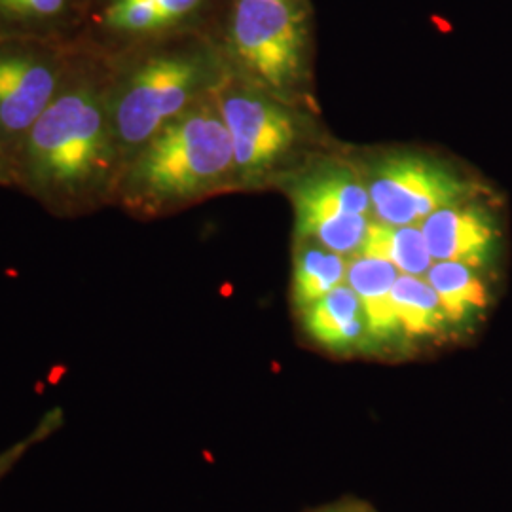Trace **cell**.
Here are the masks:
<instances>
[{"label": "cell", "mask_w": 512, "mask_h": 512, "mask_svg": "<svg viewBox=\"0 0 512 512\" xmlns=\"http://www.w3.org/2000/svg\"><path fill=\"white\" fill-rule=\"evenodd\" d=\"M234 167L232 137L219 109L186 110L158 131L129 173L131 192L169 202L213 188Z\"/></svg>", "instance_id": "1"}, {"label": "cell", "mask_w": 512, "mask_h": 512, "mask_svg": "<svg viewBox=\"0 0 512 512\" xmlns=\"http://www.w3.org/2000/svg\"><path fill=\"white\" fill-rule=\"evenodd\" d=\"M109 160L105 112L90 88H73L55 97L29 129V171L42 186L90 183Z\"/></svg>", "instance_id": "2"}, {"label": "cell", "mask_w": 512, "mask_h": 512, "mask_svg": "<svg viewBox=\"0 0 512 512\" xmlns=\"http://www.w3.org/2000/svg\"><path fill=\"white\" fill-rule=\"evenodd\" d=\"M304 38V14L294 2L238 0L232 19L236 54L268 86H293L302 71Z\"/></svg>", "instance_id": "3"}, {"label": "cell", "mask_w": 512, "mask_h": 512, "mask_svg": "<svg viewBox=\"0 0 512 512\" xmlns=\"http://www.w3.org/2000/svg\"><path fill=\"white\" fill-rule=\"evenodd\" d=\"M202 82V67L188 57H158L129 80L114 110V129L126 147L150 141L181 116Z\"/></svg>", "instance_id": "4"}, {"label": "cell", "mask_w": 512, "mask_h": 512, "mask_svg": "<svg viewBox=\"0 0 512 512\" xmlns=\"http://www.w3.org/2000/svg\"><path fill=\"white\" fill-rule=\"evenodd\" d=\"M376 217L387 224H418L442 207L467 202L473 186L444 165L395 156L378 165L368 183Z\"/></svg>", "instance_id": "5"}, {"label": "cell", "mask_w": 512, "mask_h": 512, "mask_svg": "<svg viewBox=\"0 0 512 512\" xmlns=\"http://www.w3.org/2000/svg\"><path fill=\"white\" fill-rule=\"evenodd\" d=\"M219 110L232 137L234 167L241 171L264 169L293 147V120L270 101L230 93L220 99Z\"/></svg>", "instance_id": "6"}, {"label": "cell", "mask_w": 512, "mask_h": 512, "mask_svg": "<svg viewBox=\"0 0 512 512\" xmlns=\"http://www.w3.org/2000/svg\"><path fill=\"white\" fill-rule=\"evenodd\" d=\"M421 232L435 262H459L476 270L492 260L501 238L492 213L469 202L442 207L421 222Z\"/></svg>", "instance_id": "7"}, {"label": "cell", "mask_w": 512, "mask_h": 512, "mask_svg": "<svg viewBox=\"0 0 512 512\" xmlns=\"http://www.w3.org/2000/svg\"><path fill=\"white\" fill-rule=\"evenodd\" d=\"M54 69L33 55L0 54V128L23 133L33 128L54 101Z\"/></svg>", "instance_id": "8"}, {"label": "cell", "mask_w": 512, "mask_h": 512, "mask_svg": "<svg viewBox=\"0 0 512 512\" xmlns=\"http://www.w3.org/2000/svg\"><path fill=\"white\" fill-rule=\"evenodd\" d=\"M304 311V329L323 348L351 351L370 338L365 311L349 285H340Z\"/></svg>", "instance_id": "9"}, {"label": "cell", "mask_w": 512, "mask_h": 512, "mask_svg": "<svg viewBox=\"0 0 512 512\" xmlns=\"http://www.w3.org/2000/svg\"><path fill=\"white\" fill-rule=\"evenodd\" d=\"M401 272L380 258L355 256L348 264L346 283L355 291L365 311L370 338L391 340L401 329L391 291Z\"/></svg>", "instance_id": "10"}, {"label": "cell", "mask_w": 512, "mask_h": 512, "mask_svg": "<svg viewBox=\"0 0 512 512\" xmlns=\"http://www.w3.org/2000/svg\"><path fill=\"white\" fill-rule=\"evenodd\" d=\"M294 205L298 224L344 215L368 217L372 211L368 188L353 175L342 171H330L306 179L294 192Z\"/></svg>", "instance_id": "11"}, {"label": "cell", "mask_w": 512, "mask_h": 512, "mask_svg": "<svg viewBox=\"0 0 512 512\" xmlns=\"http://www.w3.org/2000/svg\"><path fill=\"white\" fill-rule=\"evenodd\" d=\"M359 256L380 258L393 264L401 274L416 275L423 279L435 264L433 256L427 249L421 226L416 224L397 226L382 220L370 222Z\"/></svg>", "instance_id": "12"}, {"label": "cell", "mask_w": 512, "mask_h": 512, "mask_svg": "<svg viewBox=\"0 0 512 512\" xmlns=\"http://www.w3.org/2000/svg\"><path fill=\"white\" fill-rule=\"evenodd\" d=\"M427 283L439 294L440 304L452 323L469 321L488 306V289L476 268L459 262H435Z\"/></svg>", "instance_id": "13"}, {"label": "cell", "mask_w": 512, "mask_h": 512, "mask_svg": "<svg viewBox=\"0 0 512 512\" xmlns=\"http://www.w3.org/2000/svg\"><path fill=\"white\" fill-rule=\"evenodd\" d=\"M391 298L401 329L412 338L437 334L450 321L440 304L439 294L423 277L399 275Z\"/></svg>", "instance_id": "14"}, {"label": "cell", "mask_w": 512, "mask_h": 512, "mask_svg": "<svg viewBox=\"0 0 512 512\" xmlns=\"http://www.w3.org/2000/svg\"><path fill=\"white\" fill-rule=\"evenodd\" d=\"M348 260L338 253L321 247H302L294 258L293 300L300 310H306L336 287L344 285Z\"/></svg>", "instance_id": "15"}, {"label": "cell", "mask_w": 512, "mask_h": 512, "mask_svg": "<svg viewBox=\"0 0 512 512\" xmlns=\"http://www.w3.org/2000/svg\"><path fill=\"white\" fill-rule=\"evenodd\" d=\"M105 19L110 27L122 31H152L167 25L164 16L148 0H116Z\"/></svg>", "instance_id": "16"}, {"label": "cell", "mask_w": 512, "mask_h": 512, "mask_svg": "<svg viewBox=\"0 0 512 512\" xmlns=\"http://www.w3.org/2000/svg\"><path fill=\"white\" fill-rule=\"evenodd\" d=\"M59 425H61V410H54V412H50L44 420L38 423L37 429L31 435H27L25 439L19 440L18 444L10 446L8 450L0 452V478L6 475L35 444H38L40 440L46 439Z\"/></svg>", "instance_id": "17"}, {"label": "cell", "mask_w": 512, "mask_h": 512, "mask_svg": "<svg viewBox=\"0 0 512 512\" xmlns=\"http://www.w3.org/2000/svg\"><path fill=\"white\" fill-rule=\"evenodd\" d=\"M63 6L65 0H0V12L19 18H50Z\"/></svg>", "instance_id": "18"}, {"label": "cell", "mask_w": 512, "mask_h": 512, "mask_svg": "<svg viewBox=\"0 0 512 512\" xmlns=\"http://www.w3.org/2000/svg\"><path fill=\"white\" fill-rule=\"evenodd\" d=\"M148 2L156 6V10L164 16L167 25L188 16L202 4V0H148Z\"/></svg>", "instance_id": "19"}, {"label": "cell", "mask_w": 512, "mask_h": 512, "mask_svg": "<svg viewBox=\"0 0 512 512\" xmlns=\"http://www.w3.org/2000/svg\"><path fill=\"white\" fill-rule=\"evenodd\" d=\"M279 2H293V0H279Z\"/></svg>", "instance_id": "20"}]
</instances>
